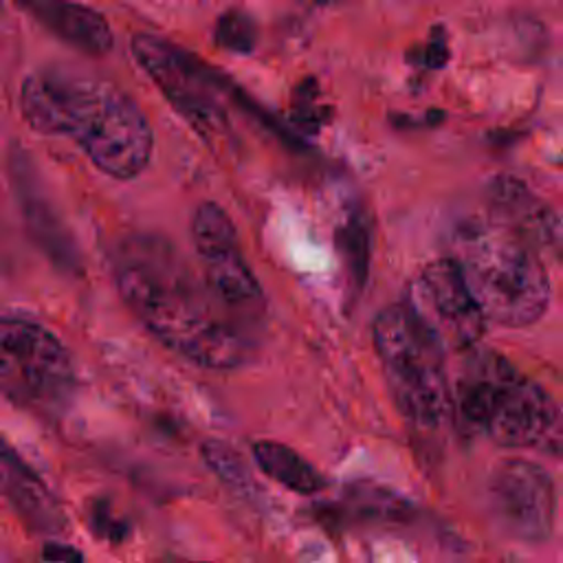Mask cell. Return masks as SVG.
I'll use <instances>...</instances> for the list:
<instances>
[{"label":"cell","instance_id":"cell-1","mask_svg":"<svg viewBox=\"0 0 563 563\" xmlns=\"http://www.w3.org/2000/svg\"><path fill=\"white\" fill-rule=\"evenodd\" d=\"M114 279L132 314L176 354L207 369L246 363L253 345L244 325L165 240L136 235L121 244Z\"/></svg>","mask_w":563,"mask_h":563},{"label":"cell","instance_id":"cell-2","mask_svg":"<svg viewBox=\"0 0 563 563\" xmlns=\"http://www.w3.org/2000/svg\"><path fill=\"white\" fill-rule=\"evenodd\" d=\"M20 108L35 132L75 141L97 169L117 180L139 176L152 158L147 117L125 90L99 75L44 66L22 81Z\"/></svg>","mask_w":563,"mask_h":563},{"label":"cell","instance_id":"cell-3","mask_svg":"<svg viewBox=\"0 0 563 563\" xmlns=\"http://www.w3.org/2000/svg\"><path fill=\"white\" fill-rule=\"evenodd\" d=\"M451 416L499 446L561 451L559 402L495 350H468L451 387Z\"/></svg>","mask_w":563,"mask_h":563},{"label":"cell","instance_id":"cell-4","mask_svg":"<svg viewBox=\"0 0 563 563\" xmlns=\"http://www.w3.org/2000/svg\"><path fill=\"white\" fill-rule=\"evenodd\" d=\"M486 323L526 328L550 306L543 257L521 235L488 220L460 229L451 257Z\"/></svg>","mask_w":563,"mask_h":563},{"label":"cell","instance_id":"cell-5","mask_svg":"<svg viewBox=\"0 0 563 563\" xmlns=\"http://www.w3.org/2000/svg\"><path fill=\"white\" fill-rule=\"evenodd\" d=\"M372 341L387 389L402 418L422 431L440 429L451 418L444 352L402 303L387 306L376 314Z\"/></svg>","mask_w":563,"mask_h":563},{"label":"cell","instance_id":"cell-6","mask_svg":"<svg viewBox=\"0 0 563 563\" xmlns=\"http://www.w3.org/2000/svg\"><path fill=\"white\" fill-rule=\"evenodd\" d=\"M73 385L70 354L48 328L24 317H0V396L51 413L68 400Z\"/></svg>","mask_w":563,"mask_h":563},{"label":"cell","instance_id":"cell-7","mask_svg":"<svg viewBox=\"0 0 563 563\" xmlns=\"http://www.w3.org/2000/svg\"><path fill=\"white\" fill-rule=\"evenodd\" d=\"M132 53L158 86L172 108L202 136L213 139L227 132L229 114L222 90L209 68L180 46L150 33L132 37Z\"/></svg>","mask_w":563,"mask_h":563},{"label":"cell","instance_id":"cell-8","mask_svg":"<svg viewBox=\"0 0 563 563\" xmlns=\"http://www.w3.org/2000/svg\"><path fill=\"white\" fill-rule=\"evenodd\" d=\"M402 306L444 354L473 350L486 330L451 257L424 264L407 284Z\"/></svg>","mask_w":563,"mask_h":563},{"label":"cell","instance_id":"cell-9","mask_svg":"<svg viewBox=\"0 0 563 563\" xmlns=\"http://www.w3.org/2000/svg\"><path fill=\"white\" fill-rule=\"evenodd\" d=\"M191 240L211 295L238 319L262 308L264 292L242 255L235 227L216 202H202L191 216Z\"/></svg>","mask_w":563,"mask_h":563},{"label":"cell","instance_id":"cell-10","mask_svg":"<svg viewBox=\"0 0 563 563\" xmlns=\"http://www.w3.org/2000/svg\"><path fill=\"white\" fill-rule=\"evenodd\" d=\"M488 501L510 537L528 543L550 539L556 519V488L541 464L523 457L499 462L488 479Z\"/></svg>","mask_w":563,"mask_h":563},{"label":"cell","instance_id":"cell-11","mask_svg":"<svg viewBox=\"0 0 563 563\" xmlns=\"http://www.w3.org/2000/svg\"><path fill=\"white\" fill-rule=\"evenodd\" d=\"M0 497L35 532L57 534L66 528V515L44 479L0 438Z\"/></svg>","mask_w":563,"mask_h":563},{"label":"cell","instance_id":"cell-12","mask_svg":"<svg viewBox=\"0 0 563 563\" xmlns=\"http://www.w3.org/2000/svg\"><path fill=\"white\" fill-rule=\"evenodd\" d=\"M493 220L521 235L539 253L543 249H556L559 220L556 213L539 200L521 180L501 176L490 187Z\"/></svg>","mask_w":563,"mask_h":563},{"label":"cell","instance_id":"cell-13","mask_svg":"<svg viewBox=\"0 0 563 563\" xmlns=\"http://www.w3.org/2000/svg\"><path fill=\"white\" fill-rule=\"evenodd\" d=\"M26 11H31L48 31L79 48L81 53L101 57L112 48V29L108 20L84 4L75 2H57V0H37L26 2Z\"/></svg>","mask_w":563,"mask_h":563},{"label":"cell","instance_id":"cell-14","mask_svg":"<svg viewBox=\"0 0 563 563\" xmlns=\"http://www.w3.org/2000/svg\"><path fill=\"white\" fill-rule=\"evenodd\" d=\"M253 457L257 466L277 484L299 495L319 493L325 486L321 473L297 451L275 440H260L253 444Z\"/></svg>","mask_w":563,"mask_h":563},{"label":"cell","instance_id":"cell-15","mask_svg":"<svg viewBox=\"0 0 563 563\" xmlns=\"http://www.w3.org/2000/svg\"><path fill=\"white\" fill-rule=\"evenodd\" d=\"M216 42L227 51L249 53L257 42L255 22L242 11H229L216 24Z\"/></svg>","mask_w":563,"mask_h":563},{"label":"cell","instance_id":"cell-16","mask_svg":"<svg viewBox=\"0 0 563 563\" xmlns=\"http://www.w3.org/2000/svg\"><path fill=\"white\" fill-rule=\"evenodd\" d=\"M202 455L207 460V464L218 473L220 479H224L227 484H231L233 488H246L251 484V475L246 471V466L242 464L240 455L229 449L227 444L218 442V440H209L202 446Z\"/></svg>","mask_w":563,"mask_h":563},{"label":"cell","instance_id":"cell-17","mask_svg":"<svg viewBox=\"0 0 563 563\" xmlns=\"http://www.w3.org/2000/svg\"><path fill=\"white\" fill-rule=\"evenodd\" d=\"M44 552H46V559L55 561V563H81V554L62 543H48L44 548Z\"/></svg>","mask_w":563,"mask_h":563},{"label":"cell","instance_id":"cell-18","mask_svg":"<svg viewBox=\"0 0 563 563\" xmlns=\"http://www.w3.org/2000/svg\"><path fill=\"white\" fill-rule=\"evenodd\" d=\"M187 563H200V561H187Z\"/></svg>","mask_w":563,"mask_h":563}]
</instances>
